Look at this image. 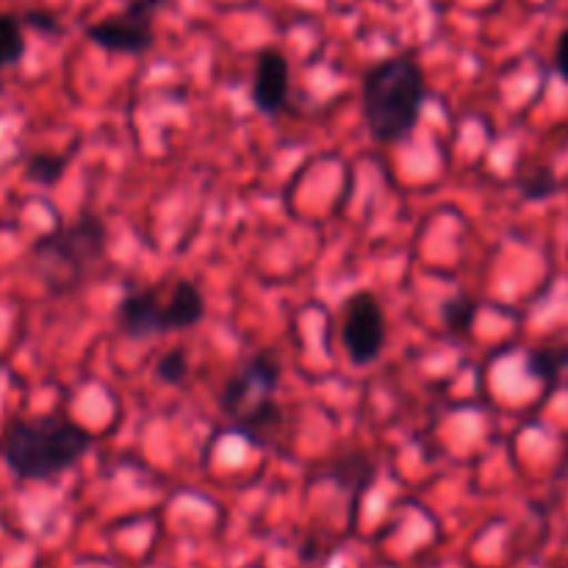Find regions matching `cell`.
<instances>
[{
    "label": "cell",
    "mask_w": 568,
    "mask_h": 568,
    "mask_svg": "<svg viewBox=\"0 0 568 568\" xmlns=\"http://www.w3.org/2000/svg\"><path fill=\"white\" fill-rule=\"evenodd\" d=\"M568 369V344H549V347H532L525 358V372L544 386V394H552L560 375Z\"/></svg>",
    "instance_id": "7c38bea8"
},
{
    "label": "cell",
    "mask_w": 568,
    "mask_h": 568,
    "mask_svg": "<svg viewBox=\"0 0 568 568\" xmlns=\"http://www.w3.org/2000/svg\"><path fill=\"white\" fill-rule=\"evenodd\" d=\"M170 0H128L116 14L89 22L83 37L109 55H144L155 48V17Z\"/></svg>",
    "instance_id": "277c9868"
},
{
    "label": "cell",
    "mask_w": 568,
    "mask_h": 568,
    "mask_svg": "<svg viewBox=\"0 0 568 568\" xmlns=\"http://www.w3.org/2000/svg\"><path fill=\"white\" fill-rule=\"evenodd\" d=\"M430 100L425 67L414 55H388L361 81V116L377 144H403L414 136Z\"/></svg>",
    "instance_id": "7a4b0ae2"
},
{
    "label": "cell",
    "mask_w": 568,
    "mask_h": 568,
    "mask_svg": "<svg viewBox=\"0 0 568 568\" xmlns=\"http://www.w3.org/2000/svg\"><path fill=\"white\" fill-rule=\"evenodd\" d=\"M325 475L331 477L336 486L353 491V503H355V508H358L361 494H364L366 488L375 486V460H372L366 453H361V449H353V453H347V455H342L338 460H333L331 469H327Z\"/></svg>",
    "instance_id": "8fae6325"
},
{
    "label": "cell",
    "mask_w": 568,
    "mask_h": 568,
    "mask_svg": "<svg viewBox=\"0 0 568 568\" xmlns=\"http://www.w3.org/2000/svg\"><path fill=\"white\" fill-rule=\"evenodd\" d=\"M205 314H209V303H205L203 288L189 281V277L175 281L170 297L164 300V316L170 333L194 331L205 320Z\"/></svg>",
    "instance_id": "30bf717a"
},
{
    "label": "cell",
    "mask_w": 568,
    "mask_h": 568,
    "mask_svg": "<svg viewBox=\"0 0 568 568\" xmlns=\"http://www.w3.org/2000/svg\"><path fill=\"white\" fill-rule=\"evenodd\" d=\"M388 342V322L381 300L369 288L349 294L344 303L342 347L355 369H366L383 355Z\"/></svg>",
    "instance_id": "5b68a950"
},
{
    "label": "cell",
    "mask_w": 568,
    "mask_h": 568,
    "mask_svg": "<svg viewBox=\"0 0 568 568\" xmlns=\"http://www.w3.org/2000/svg\"><path fill=\"white\" fill-rule=\"evenodd\" d=\"M250 103L258 114L277 120L292 105V64L281 48H261L250 78Z\"/></svg>",
    "instance_id": "52a82bcc"
},
{
    "label": "cell",
    "mask_w": 568,
    "mask_h": 568,
    "mask_svg": "<svg viewBox=\"0 0 568 568\" xmlns=\"http://www.w3.org/2000/svg\"><path fill=\"white\" fill-rule=\"evenodd\" d=\"M477 314H480V303L466 292L453 294V297H447L442 305H438L442 325L447 327L449 333H455V336H466V333H471V327H475L477 322Z\"/></svg>",
    "instance_id": "9a60e30c"
},
{
    "label": "cell",
    "mask_w": 568,
    "mask_h": 568,
    "mask_svg": "<svg viewBox=\"0 0 568 568\" xmlns=\"http://www.w3.org/2000/svg\"><path fill=\"white\" fill-rule=\"evenodd\" d=\"M283 422H286V416H283L281 403L275 397H270L244 408L233 419H227V427L222 433H236L250 447L270 449L281 438Z\"/></svg>",
    "instance_id": "9c48e42d"
},
{
    "label": "cell",
    "mask_w": 568,
    "mask_h": 568,
    "mask_svg": "<svg viewBox=\"0 0 568 568\" xmlns=\"http://www.w3.org/2000/svg\"><path fill=\"white\" fill-rule=\"evenodd\" d=\"M22 26L26 28H33V31H39L42 37H59L61 33V22L59 17L53 14V11H26V14L20 17Z\"/></svg>",
    "instance_id": "ac0fdd59"
},
{
    "label": "cell",
    "mask_w": 568,
    "mask_h": 568,
    "mask_svg": "<svg viewBox=\"0 0 568 568\" xmlns=\"http://www.w3.org/2000/svg\"><path fill=\"white\" fill-rule=\"evenodd\" d=\"M75 155H78V144L75 148L67 150L64 155L61 153H33L31 159L26 161V170H22V175H26V181L33 183V186L50 189L67 175V166L72 164V159H75Z\"/></svg>",
    "instance_id": "4fadbf2b"
},
{
    "label": "cell",
    "mask_w": 568,
    "mask_h": 568,
    "mask_svg": "<svg viewBox=\"0 0 568 568\" xmlns=\"http://www.w3.org/2000/svg\"><path fill=\"white\" fill-rule=\"evenodd\" d=\"M153 375L155 381L164 383V386H172V388L186 386L189 375H192V361H189L186 349L181 347L166 349V353L159 358V364H155Z\"/></svg>",
    "instance_id": "2e32d148"
},
{
    "label": "cell",
    "mask_w": 568,
    "mask_h": 568,
    "mask_svg": "<svg viewBox=\"0 0 568 568\" xmlns=\"http://www.w3.org/2000/svg\"><path fill=\"white\" fill-rule=\"evenodd\" d=\"M519 192L530 203H541V200L555 197L560 192V181L549 166H541V170H532L519 178Z\"/></svg>",
    "instance_id": "e0dca14e"
},
{
    "label": "cell",
    "mask_w": 568,
    "mask_h": 568,
    "mask_svg": "<svg viewBox=\"0 0 568 568\" xmlns=\"http://www.w3.org/2000/svg\"><path fill=\"white\" fill-rule=\"evenodd\" d=\"M116 327L128 342H153L166 336L170 327L159 288H128L116 303Z\"/></svg>",
    "instance_id": "ba28073f"
},
{
    "label": "cell",
    "mask_w": 568,
    "mask_h": 568,
    "mask_svg": "<svg viewBox=\"0 0 568 568\" xmlns=\"http://www.w3.org/2000/svg\"><path fill=\"white\" fill-rule=\"evenodd\" d=\"M281 383L283 364L281 358H277V353H272V349H255L247 358L239 361V366L231 372V377L222 383L220 394H216L220 416L227 422L236 414H242L244 408H250V405L275 397Z\"/></svg>",
    "instance_id": "8992f818"
},
{
    "label": "cell",
    "mask_w": 568,
    "mask_h": 568,
    "mask_svg": "<svg viewBox=\"0 0 568 568\" xmlns=\"http://www.w3.org/2000/svg\"><path fill=\"white\" fill-rule=\"evenodd\" d=\"M94 447L89 427L67 410L14 419L0 438V460L20 483H53L75 469Z\"/></svg>",
    "instance_id": "6da1fadb"
},
{
    "label": "cell",
    "mask_w": 568,
    "mask_h": 568,
    "mask_svg": "<svg viewBox=\"0 0 568 568\" xmlns=\"http://www.w3.org/2000/svg\"><path fill=\"white\" fill-rule=\"evenodd\" d=\"M555 72H558L560 78L568 83V28H564L558 37V42H555Z\"/></svg>",
    "instance_id": "d6986e66"
},
{
    "label": "cell",
    "mask_w": 568,
    "mask_h": 568,
    "mask_svg": "<svg viewBox=\"0 0 568 568\" xmlns=\"http://www.w3.org/2000/svg\"><path fill=\"white\" fill-rule=\"evenodd\" d=\"M109 227L92 211H81L72 222H55L31 244L33 270L50 294L67 297L89 281L105 261Z\"/></svg>",
    "instance_id": "3957f363"
},
{
    "label": "cell",
    "mask_w": 568,
    "mask_h": 568,
    "mask_svg": "<svg viewBox=\"0 0 568 568\" xmlns=\"http://www.w3.org/2000/svg\"><path fill=\"white\" fill-rule=\"evenodd\" d=\"M28 53L26 26L11 11H0V72L20 67Z\"/></svg>",
    "instance_id": "5bb4252c"
}]
</instances>
